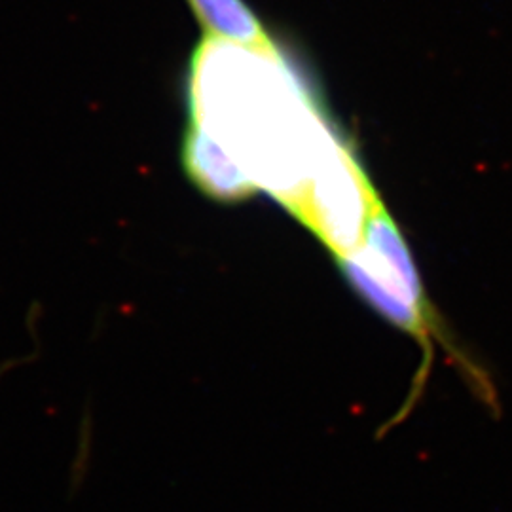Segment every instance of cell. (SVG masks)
<instances>
[{"label":"cell","mask_w":512,"mask_h":512,"mask_svg":"<svg viewBox=\"0 0 512 512\" xmlns=\"http://www.w3.org/2000/svg\"><path fill=\"white\" fill-rule=\"evenodd\" d=\"M190 124L211 135L289 213L342 145L279 52L207 37L192 57Z\"/></svg>","instance_id":"cell-1"},{"label":"cell","mask_w":512,"mask_h":512,"mask_svg":"<svg viewBox=\"0 0 512 512\" xmlns=\"http://www.w3.org/2000/svg\"><path fill=\"white\" fill-rule=\"evenodd\" d=\"M351 289L389 323L412 334L425 351L423 380L431 365V338L439 334L414 258L384 205L368 222L363 243L336 258Z\"/></svg>","instance_id":"cell-2"},{"label":"cell","mask_w":512,"mask_h":512,"mask_svg":"<svg viewBox=\"0 0 512 512\" xmlns=\"http://www.w3.org/2000/svg\"><path fill=\"white\" fill-rule=\"evenodd\" d=\"M382 205L355 154L342 143L321 165L293 215L334 258H342L363 243L368 222Z\"/></svg>","instance_id":"cell-3"},{"label":"cell","mask_w":512,"mask_h":512,"mask_svg":"<svg viewBox=\"0 0 512 512\" xmlns=\"http://www.w3.org/2000/svg\"><path fill=\"white\" fill-rule=\"evenodd\" d=\"M183 165L190 181L213 200L241 202L258 192L236 160L194 124L184 133Z\"/></svg>","instance_id":"cell-4"},{"label":"cell","mask_w":512,"mask_h":512,"mask_svg":"<svg viewBox=\"0 0 512 512\" xmlns=\"http://www.w3.org/2000/svg\"><path fill=\"white\" fill-rule=\"evenodd\" d=\"M207 35L241 46L277 48L260 19L243 0H188Z\"/></svg>","instance_id":"cell-5"}]
</instances>
